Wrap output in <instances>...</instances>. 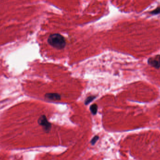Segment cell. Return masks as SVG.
I'll return each instance as SVG.
<instances>
[{
	"label": "cell",
	"instance_id": "1",
	"mask_svg": "<svg viewBox=\"0 0 160 160\" xmlns=\"http://www.w3.org/2000/svg\"><path fill=\"white\" fill-rule=\"evenodd\" d=\"M47 42L50 46L59 50L64 48L66 44L64 37L58 33L50 35L48 37Z\"/></svg>",
	"mask_w": 160,
	"mask_h": 160
},
{
	"label": "cell",
	"instance_id": "2",
	"mask_svg": "<svg viewBox=\"0 0 160 160\" xmlns=\"http://www.w3.org/2000/svg\"><path fill=\"white\" fill-rule=\"evenodd\" d=\"M38 124L43 127V129L46 132L50 131L51 128V124L47 120V117L45 115L41 116L38 119Z\"/></svg>",
	"mask_w": 160,
	"mask_h": 160
},
{
	"label": "cell",
	"instance_id": "3",
	"mask_svg": "<svg viewBox=\"0 0 160 160\" xmlns=\"http://www.w3.org/2000/svg\"><path fill=\"white\" fill-rule=\"evenodd\" d=\"M148 63L157 68L160 67V55H157L151 57L148 60Z\"/></svg>",
	"mask_w": 160,
	"mask_h": 160
},
{
	"label": "cell",
	"instance_id": "4",
	"mask_svg": "<svg viewBox=\"0 0 160 160\" xmlns=\"http://www.w3.org/2000/svg\"><path fill=\"white\" fill-rule=\"evenodd\" d=\"M45 98L47 99L50 100H60L61 99L60 95L55 93H49L45 95Z\"/></svg>",
	"mask_w": 160,
	"mask_h": 160
},
{
	"label": "cell",
	"instance_id": "5",
	"mask_svg": "<svg viewBox=\"0 0 160 160\" xmlns=\"http://www.w3.org/2000/svg\"><path fill=\"white\" fill-rule=\"evenodd\" d=\"M97 105L96 104H92L90 107V110L91 112L93 115H96L97 111Z\"/></svg>",
	"mask_w": 160,
	"mask_h": 160
},
{
	"label": "cell",
	"instance_id": "6",
	"mask_svg": "<svg viewBox=\"0 0 160 160\" xmlns=\"http://www.w3.org/2000/svg\"><path fill=\"white\" fill-rule=\"evenodd\" d=\"M95 98H96V97L95 96H90V97H88L85 101V104L86 105L89 104L90 102L93 101Z\"/></svg>",
	"mask_w": 160,
	"mask_h": 160
},
{
	"label": "cell",
	"instance_id": "7",
	"mask_svg": "<svg viewBox=\"0 0 160 160\" xmlns=\"http://www.w3.org/2000/svg\"><path fill=\"white\" fill-rule=\"evenodd\" d=\"M99 139V137L98 136H95L93 138V139H92V140H91V144L94 145H95V143L97 142V141Z\"/></svg>",
	"mask_w": 160,
	"mask_h": 160
},
{
	"label": "cell",
	"instance_id": "8",
	"mask_svg": "<svg viewBox=\"0 0 160 160\" xmlns=\"http://www.w3.org/2000/svg\"><path fill=\"white\" fill-rule=\"evenodd\" d=\"M160 13V7L157 8L155 10H153L152 12H150V13L152 15H157Z\"/></svg>",
	"mask_w": 160,
	"mask_h": 160
}]
</instances>
